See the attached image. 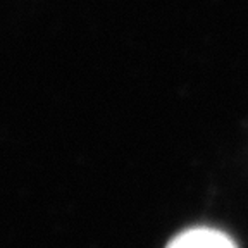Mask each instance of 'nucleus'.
Returning a JSON list of instances; mask_svg holds the SVG:
<instances>
[{"instance_id": "nucleus-1", "label": "nucleus", "mask_w": 248, "mask_h": 248, "mask_svg": "<svg viewBox=\"0 0 248 248\" xmlns=\"http://www.w3.org/2000/svg\"><path fill=\"white\" fill-rule=\"evenodd\" d=\"M166 248H236V243L217 229L193 228L179 232Z\"/></svg>"}]
</instances>
